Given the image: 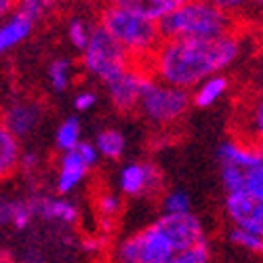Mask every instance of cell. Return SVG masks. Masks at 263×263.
Returning a JSON list of instances; mask_svg holds the SVG:
<instances>
[{
	"mask_svg": "<svg viewBox=\"0 0 263 263\" xmlns=\"http://www.w3.org/2000/svg\"><path fill=\"white\" fill-rule=\"evenodd\" d=\"M97 152L105 160H118L126 152V137L118 128H101L93 139Z\"/></svg>",
	"mask_w": 263,
	"mask_h": 263,
	"instance_id": "cell-22",
	"label": "cell"
},
{
	"mask_svg": "<svg viewBox=\"0 0 263 263\" xmlns=\"http://www.w3.org/2000/svg\"><path fill=\"white\" fill-rule=\"evenodd\" d=\"M82 124L76 116L63 118L55 130V147L61 152H72L82 143Z\"/></svg>",
	"mask_w": 263,
	"mask_h": 263,
	"instance_id": "cell-24",
	"label": "cell"
},
{
	"mask_svg": "<svg viewBox=\"0 0 263 263\" xmlns=\"http://www.w3.org/2000/svg\"><path fill=\"white\" fill-rule=\"evenodd\" d=\"M228 93H230V78L226 74H217V76L202 80L192 91V103L196 107L206 109V107L215 105L217 101H221Z\"/></svg>",
	"mask_w": 263,
	"mask_h": 263,
	"instance_id": "cell-19",
	"label": "cell"
},
{
	"mask_svg": "<svg viewBox=\"0 0 263 263\" xmlns=\"http://www.w3.org/2000/svg\"><path fill=\"white\" fill-rule=\"evenodd\" d=\"M101 154L97 152L93 141H82L76 149L63 152L57 160V173H55V192L59 196L74 194L89 173L97 166Z\"/></svg>",
	"mask_w": 263,
	"mask_h": 263,
	"instance_id": "cell-6",
	"label": "cell"
},
{
	"mask_svg": "<svg viewBox=\"0 0 263 263\" xmlns=\"http://www.w3.org/2000/svg\"><path fill=\"white\" fill-rule=\"evenodd\" d=\"M217 160L221 166H234L240 171H249L263 162V149L255 143H249V141L234 135V137L219 143Z\"/></svg>",
	"mask_w": 263,
	"mask_h": 263,
	"instance_id": "cell-14",
	"label": "cell"
},
{
	"mask_svg": "<svg viewBox=\"0 0 263 263\" xmlns=\"http://www.w3.org/2000/svg\"><path fill=\"white\" fill-rule=\"evenodd\" d=\"M240 194H247V196H251V198L263 202V162L257 164L255 168L245 171L242 190H240Z\"/></svg>",
	"mask_w": 263,
	"mask_h": 263,
	"instance_id": "cell-29",
	"label": "cell"
},
{
	"mask_svg": "<svg viewBox=\"0 0 263 263\" xmlns=\"http://www.w3.org/2000/svg\"><path fill=\"white\" fill-rule=\"evenodd\" d=\"M137 236H139L143 263H164L166 259H171L175 253H177V249H175V245L171 242L168 234L164 232V228L160 226L158 219L154 223L145 226L143 230H139Z\"/></svg>",
	"mask_w": 263,
	"mask_h": 263,
	"instance_id": "cell-15",
	"label": "cell"
},
{
	"mask_svg": "<svg viewBox=\"0 0 263 263\" xmlns=\"http://www.w3.org/2000/svg\"><path fill=\"white\" fill-rule=\"evenodd\" d=\"M97 101H99V97H97V93L93 89H80L74 95V109L80 112V114L91 112V109L97 105Z\"/></svg>",
	"mask_w": 263,
	"mask_h": 263,
	"instance_id": "cell-32",
	"label": "cell"
},
{
	"mask_svg": "<svg viewBox=\"0 0 263 263\" xmlns=\"http://www.w3.org/2000/svg\"><path fill=\"white\" fill-rule=\"evenodd\" d=\"M160 226L164 228V232L168 234L171 242L175 245V249L185 251L192 249L196 245L206 242L204 238V226L194 213H183V215H160L158 217Z\"/></svg>",
	"mask_w": 263,
	"mask_h": 263,
	"instance_id": "cell-12",
	"label": "cell"
},
{
	"mask_svg": "<svg viewBox=\"0 0 263 263\" xmlns=\"http://www.w3.org/2000/svg\"><path fill=\"white\" fill-rule=\"evenodd\" d=\"M211 3L219 5L221 9H226L228 13H232V15H238V13H242L253 3V0H211Z\"/></svg>",
	"mask_w": 263,
	"mask_h": 263,
	"instance_id": "cell-34",
	"label": "cell"
},
{
	"mask_svg": "<svg viewBox=\"0 0 263 263\" xmlns=\"http://www.w3.org/2000/svg\"><path fill=\"white\" fill-rule=\"evenodd\" d=\"M34 28H36V21L21 11H15L9 17H5L3 26H0V51L11 53L17 47H21L32 36Z\"/></svg>",
	"mask_w": 263,
	"mask_h": 263,
	"instance_id": "cell-17",
	"label": "cell"
},
{
	"mask_svg": "<svg viewBox=\"0 0 263 263\" xmlns=\"http://www.w3.org/2000/svg\"><path fill=\"white\" fill-rule=\"evenodd\" d=\"M93 32H95V26H91L84 17H72L68 28H65V34H68L70 45L78 53H82L86 47H89V42L93 38Z\"/></svg>",
	"mask_w": 263,
	"mask_h": 263,
	"instance_id": "cell-26",
	"label": "cell"
},
{
	"mask_svg": "<svg viewBox=\"0 0 263 263\" xmlns=\"http://www.w3.org/2000/svg\"><path fill=\"white\" fill-rule=\"evenodd\" d=\"M95 211H97V223L103 234H109L116 226V217L122 211V200L116 192L103 190L95 198Z\"/></svg>",
	"mask_w": 263,
	"mask_h": 263,
	"instance_id": "cell-20",
	"label": "cell"
},
{
	"mask_svg": "<svg viewBox=\"0 0 263 263\" xmlns=\"http://www.w3.org/2000/svg\"><path fill=\"white\" fill-rule=\"evenodd\" d=\"M228 240L240 251L245 253H251V255H263V238L249 232V230H242V228H230L228 232Z\"/></svg>",
	"mask_w": 263,
	"mask_h": 263,
	"instance_id": "cell-28",
	"label": "cell"
},
{
	"mask_svg": "<svg viewBox=\"0 0 263 263\" xmlns=\"http://www.w3.org/2000/svg\"><path fill=\"white\" fill-rule=\"evenodd\" d=\"M101 247H103V238H86V240H82L80 242V249L84 251V253H97V251H101Z\"/></svg>",
	"mask_w": 263,
	"mask_h": 263,
	"instance_id": "cell-35",
	"label": "cell"
},
{
	"mask_svg": "<svg viewBox=\"0 0 263 263\" xmlns=\"http://www.w3.org/2000/svg\"><path fill=\"white\" fill-rule=\"evenodd\" d=\"M21 156H24V152H21L19 137H15L11 130L3 128L0 130V175L9 177L15 171H19Z\"/></svg>",
	"mask_w": 263,
	"mask_h": 263,
	"instance_id": "cell-21",
	"label": "cell"
},
{
	"mask_svg": "<svg viewBox=\"0 0 263 263\" xmlns=\"http://www.w3.org/2000/svg\"><path fill=\"white\" fill-rule=\"evenodd\" d=\"M257 93L263 95V68H261L259 74H257Z\"/></svg>",
	"mask_w": 263,
	"mask_h": 263,
	"instance_id": "cell-37",
	"label": "cell"
},
{
	"mask_svg": "<svg viewBox=\"0 0 263 263\" xmlns=\"http://www.w3.org/2000/svg\"><path fill=\"white\" fill-rule=\"evenodd\" d=\"M149 76L152 74L147 72L143 63H133L128 70L118 74L114 80L103 84L107 99L114 105V109H118V112H133V109H137Z\"/></svg>",
	"mask_w": 263,
	"mask_h": 263,
	"instance_id": "cell-8",
	"label": "cell"
},
{
	"mask_svg": "<svg viewBox=\"0 0 263 263\" xmlns=\"http://www.w3.org/2000/svg\"><path fill=\"white\" fill-rule=\"evenodd\" d=\"M223 211L230 226L249 230L263 238V202L247 194H226Z\"/></svg>",
	"mask_w": 263,
	"mask_h": 263,
	"instance_id": "cell-11",
	"label": "cell"
},
{
	"mask_svg": "<svg viewBox=\"0 0 263 263\" xmlns=\"http://www.w3.org/2000/svg\"><path fill=\"white\" fill-rule=\"evenodd\" d=\"M192 93L179 86L149 76L139 101V114L156 126H171L179 122L192 107Z\"/></svg>",
	"mask_w": 263,
	"mask_h": 263,
	"instance_id": "cell-4",
	"label": "cell"
},
{
	"mask_svg": "<svg viewBox=\"0 0 263 263\" xmlns=\"http://www.w3.org/2000/svg\"><path fill=\"white\" fill-rule=\"evenodd\" d=\"M242 53L245 38L240 32L211 40L164 38L145 68L154 78L192 93L202 80L226 74Z\"/></svg>",
	"mask_w": 263,
	"mask_h": 263,
	"instance_id": "cell-1",
	"label": "cell"
},
{
	"mask_svg": "<svg viewBox=\"0 0 263 263\" xmlns=\"http://www.w3.org/2000/svg\"><path fill=\"white\" fill-rule=\"evenodd\" d=\"M32 204L38 221L57 223L59 228L70 230L80 221V209L70 196L59 194H32Z\"/></svg>",
	"mask_w": 263,
	"mask_h": 263,
	"instance_id": "cell-10",
	"label": "cell"
},
{
	"mask_svg": "<svg viewBox=\"0 0 263 263\" xmlns=\"http://www.w3.org/2000/svg\"><path fill=\"white\" fill-rule=\"evenodd\" d=\"M47 80L53 93H65L74 80V65L68 57H55L47 65Z\"/></svg>",
	"mask_w": 263,
	"mask_h": 263,
	"instance_id": "cell-23",
	"label": "cell"
},
{
	"mask_svg": "<svg viewBox=\"0 0 263 263\" xmlns=\"http://www.w3.org/2000/svg\"><path fill=\"white\" fill-rule=\"evenodd\" d=\"M164 263H213V255H211V249L206 242L202 245H196L192 249H185V251H179L175 253L171 259H166Z\"/></svg>",
	"mask_w": 263,
	"mask_h": 263,
	"instance_id": "cell-30",
	"label": "cell"
},
{
	"mask_svg": "<svg viewBox=\"0 0 263 263\" xmlns=\"http://www.w3.org/2000/svg\"><path fill=\"white\" fill-rule=\"evenodd\" d=\"M257 49H259V57L263 59V30L259 32V38H257Z\"/></svg>",
	"mask_w": 263,
	"mask_h": 263,
	"instance_id": "cell-38",
	"label": "cell"
},
{
	"mask_svg": "<svg viewBox=\"0 0 263 263\" xmlns=\"http://www.w3.org/2000/svg\"><path fill=\"white\" fill-rule=\"evenodd\" d=\"M0 221L15 232H26L34 221L36 213L30 196H5L0 202Z\"/></svg>",
	"mask_w": 263,
	"mask_h": 263,
	"instance_id": "cell-16",
	"label": "cell"
},
{
	"mask_svg": "<svg viewBox=\"0 0 263 263\" xmlns=\"http://www.w3.org/2000/svg\"><path fill=\"white\" fill-rule=\"evenodd\" d=\"M26 263H49V261H45V259L38 257V255H32V257L26 259Z\"/></svg>",
	"mask_w": 263,
	"mask_h": 263,
	"instance_id": "cell-39",
	"label": "cell"
},
{
	"mask_svg": "<svg viewBox=\"0 0 263 263\" xmlns=\"http://www.w3.org/2000/svg\"><path fill=\"white\" fill-rule=\"evenodd\" d=\"M236 137L255 143L263 149V95H251L236 114Z\"/></svg>",
	"mask_w": 263,
	"mask_h": 263,
	"instance_id": "cell-13",
	"label": "cell"
},
{
	"mask_svg": "<svg viewBox=\"0 0 263 263\" xmlns=\"http://www.w3.org/2000/svg\"><path fill=\"white\" fill-rule=\"evenodd\" d=\"M53 5H55V0H19L17 11L26 13L28 17H32L36 24H38L40 19H45L49 15V11L53 9Z\"/></svg>",
	"mask_w": 263,
	"mask_h": 263,
	"instance_id": "cell-31",
	"label": "cell"
},
{
	"mask_svg": "<svg viewBox=\"0 0 263 263\" xmlns=\"http://www.w3.org/2000/svg\"><path fill=\"white\" fill-rule=\"evenodd\" d=\"M80 55H82L84 72L91 74L93 78H97L103 84L114 80L118 74L128 70L133 63H137L99 24L95 26L89 47H86Z\"/></svg>",
	"mask_w": 263,
	"mask_h": 263,
	"instance_id": "cell-5",
	"label": "cell"
},
{
	"mask_svg": "<svg viewBox=\"0 0 263 263\" xmlns=\"http://www.w3.org/2000/svg\"><path fill=\"white\" fill-rule=\"evenodd\" d=\"M17 7H19V0H0V15H3V19L15 13Z\"/></svg>",
	"mask_w": 263,
	"mask_h": 263,
	"instance_id": "cell-36",
	"label": "cell"
},
{
	"mask_svg": "<svg viewBox=\"0 0 263 263\" xmlns=\"http://www.w3.org/2000/svg\"><path fill=\"white\" fill-rule=\"evenodd\" d=\"M160 215H183L192 213V200L185 190H168L160 196Z\"/></svg>",
	"mask_w": 263,
	"mask_h": 263,
	"instance_id": "cell-27",
	"label": "cell"
},
{
	"mask_svg": "<svg viewBox=\"0 0 263 263\" xmlns=\"http://www.w3.org/2000/svg\"><path fill=\"white\" fill-rule=\"evenodd\" d=\"M164 38L211 40L238 32L236 15L228 13L211 0H187L160 21Z\"/></svg>",
	"mask_w": 263,
	"mask_h": 263,
	"instance_id": "cell-2",
	"label": "cell"
},
{
	"mask_svg": "<svg viewBox=\"0 0 263 263\" xmlns=\"http://www.w3.org/2000/svg\"><path fill=\"white\" fill-rule=\"evenodd\" d=\"M112 263H143L141 261V247H139V236L128 234L122 240L114 245L112 249Z\"/></svg>",
	"mask_w": 263,
	"mask_h": 263,
	"instance_id": "cell-25",
	"label": "cell"
},
{
	"mask_svg": "<svg viewBox=\"0 0 263 263\" xmlns=\"http://www.w3.org/2000/svg\"><path fill=\"white\" fill-rule=\"evenodd\" d=\"M253 5H255V7L261 11V15H263V0H253Z\"/></svg>",
	"mask_w": 263,
	"mask_h": 263,
	"instance_id": "cell-40",
	"label": "cell"
},
{
	"mask_svg": "<svg viewBox=\"0 0 263 263\" xmlns=\"http://www.w3.org/2000/svg\"><path fill=\"white\" fill-rule=\"evenodd\" d=\"M38 164H40V156L36 152H24V156H21V164H19V171L26 173V177L34 175L38 171Z\"/></svg>",
	"mask_w": 263,
	"mask_h": 263,
	"instance_id": "cell-33",
	"label": "cell"
},
{
	"mask_svg": "<svg viewBox=\"0 0 263 263\" xmlns=\"http://www.w3.org/2000/svg\"><path fill=\"white\" fill-rule=\"evenodd\" d=\"M45 120V105L28 95H13L3 112V128L19 139L34 135Z\"/></svg>",
	"mask_w": 263,
	"mask_h": 263,
	"instance_id": "cell-9",
	"label": "cell"
},
{
	"mask_svg": "<svg viewBox=\"0 0 263 263\" xmlns=\"http://www.w3.org/2000/svg\"><path fill=\"white\" fill-rule=\"evenodd\" d=\"M105 3L128 9V11H135V13L149 17V19H154L160 24L166 15H171L177 7L187 3V0H105Z\"/></svg>",
	"mask_w": 263,
	"mask_h": 263,
	"instance_id": "cell-18",
	"label": "cell"
},
{
	"mask_svg": "<svg viewBox=\"0 0 263 263\" xmlns=\"http://www.w3.org/2000/svg\"><path fill=\"white\" fill-rule=\"evenodd\" d=\"M97 24L137 63L143 65L149 61V57L154 55V51L164 40L158 21L116 5L105 3V7L99 13Z\"/></svg>",
	"mask_w": 263,
	"mask_h": 263,
	"instance_id": "cell-3",
	"label": "cell"
},
{
	"mask_svg": "<svg viewBox=\"0 0 263 263\" xmlns=\"http://www.w3.org/2000/svg\"><path fill=\"white\" fill-rule=\"evenodd\" d=\"M118 192L126 198H160L164 177L154 162H126L118 173Z\"/></svg>",
	"mask_w": 263,
	"mask_h": 263,
	"instance_id": "cell-7",
	"label": "cell"
}]
</instances>
